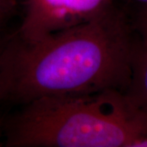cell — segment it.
<instances>
[{"label": "cell", "instance_id": "cell-5", "mask_svg": "<svg viewBox=\"0 0 147 147\" xmlns=\"http://www.w3.org/2000/svg\"><path fill=\"white\" fill-rule=\"evenodd\" d=\"M131 26L138 38L147 45V7H136L132 13H128Z\"/></svg>", "mask_w": 147, "mask_h": 147}, {"label": "cell", "instance_id": "cell-9", "mask_svg": "<svg viewBox=\"0 0 147 147\" xmlns=\"http://www.w3.org/2000/svg\"><path fill=\"white\" fill-rule=\"evenodd\" d=\"M6 38H7V35H2V34H0V53H1L2 47H3V44H4Z\"/></svg>", "mask_w": 147, "mask_h": 147}, {"label": "cell", "instance_id": "cell-6", "mask_svg": "<svg viewBox=\"0 0 147 147\" xmlns=\"http://www.w3.org/2000/svg\"><path fill=\"white\" fill-rule=\"evenodd\" d=\"M16 0H0V8L13 12L16 10Z\"/></svg>", "mask_w": 147, "mask_h": 147}, {"label": "cell", "instance_id": "cell-3", "mask_svg": "<svg viewBox=\"0 0 147 147\" xmlns=\"http://www.w3.org/2000/svg\"><path fill=\"white\" fill-rule=\"evenodd\" d=\"M115 5V0H26L24 17L16 33L34 41L93 21Z\"/></svg>", "mask_w": 147, "mask_h": 147}, {"label": "cell", "instance_id": "cell-8", "mask_svg": "<svg viewBox=\"0 0 147 147\" xmlns=\"http://www.w3.org/2000/svg\"><path fill=\"white\" fill-rule=\"evenodd\" d=\"M129 1H131L137 7H147V0H129Z\"/></svg>", "mask_w": 147, "mask_h": 147}, {"label": "cell", "instance_id": "cell-2", "mask_svg": "<svg viewBox=\"0 0 147 147\" xmlns=\"http://www.w3.org/2000/svg\"><path fill=\"white\" fill-rule=\"evenodd\" d=\"M146 137L147 115L116 89L38 98L6 127L9 147H133Z\"/></svg>", "mask_w": 147, "mask_h": 147}, {"label": "cell", "instance_id": "cell-1", "mask_svg": "<svg viewBox=\"0 0 147 147\" xmlns=\"http://www.w3.org/2000/svg\"><path fill=\"white\" fill-rule=\"evenodd\" d=\"M137 36L115 5L83 25L34 41L16 32L0 53V101L23 105L44 96L126 92Z\"/></svg>", "mask_w": 147, "mask_h": 147}, {"label": "cell", "instance_id": "cell-4", "mask_svg": "<svg viewBox=\"0 0 147 147\" xmlns=\"http://www.w3.org/2000/svg\"><path fill=\"white\" fill-rule=\"evenodd\" d=\"M126 93L147 115V45L138 37L131 58V76Z\"/></svg>", "mask_w": 147, "mask_h": 147}, {"label": "cell", "instance_id": "cell-7", "mask_svg": "<svg viewBox=\"0 0 147 147\" xmlns=\"http://www.w3.org/2000/svg\"><path fill=\"white\" fill-rule=\"evenodd\" d=\"M13 12H11L9 11L3 10L0 8V31L6 25L7 21L10 19L11 16Z\"/></svg>", "mask_w": 147, "mask_h": 147}, {"label": "cell", "instance_id": "cell-10", "mask_svg": "<svg viewBox=\"0 0 147 147\" xmlns=\"http://www.w3.org/2000/svg\"><path fill=\"white\" fill-rule=\"evenodd\" d=\"M1 137H2V130L0 128V146H2V142H1Z\"/></svg>", "mask_w": 147, "mask_h": 147}]
</instances>
